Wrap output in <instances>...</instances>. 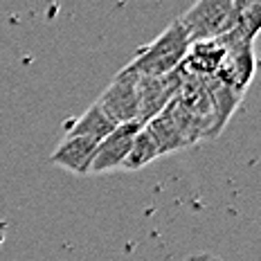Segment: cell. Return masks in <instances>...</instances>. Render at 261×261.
Listing matches in <instances>:
<instances>
[{
	"label": "cell",
	"mask_w": 261,
	"mask_h": 261,
	"mask_svg": "<svg viewBox=\"0 0 261 261\" xmlns=\"http://www.w3.org/2000/svg\"><path fill=\"white\" fill-rule=\"evenodd\" d=\"M182 84L180 70L165 77H140L138 86V124H146L158 117L167 106L176 99Z\"/></svg>",
	"instance_id": "6"
},
{
	"label": "cell",
	"mask_w": 261,
	"mask_h": 261,
	"mask_svg": "<svg viewBox=\"0 0 261 261\" xmlns=\"http://www.w3.org/2000/svg\"><path fill=\"white\" fill-rule=\"evenodd\" d=\"M160 158V149H158L153 135L149 133V128L142 126L135 135L133 144H130V151L128 155L124 158L122 162V169L126 171H138V169H144L146 165H151L153 160Z\"/></svg>",
	"instance_id": "10"
},
{
	"label": "cell",
	"mask_w": 261,
	"mask_h": 261,
	"mask_svg": "<svg viewBox=\"0 0 261 261\" xmlns=\"http://www.w3.org/2000/svg\"><path fill=\"white\" fill-rule=\"evenodd\" d=\"M142 128V124L138 122H128V124H119L97 144L95 158H92L90 173H108L122 169L124 158L128 155L130 144H133L138 130Z\"/></svg>",
	"instance_id": "7"
},
{
	"label": "cell",
	"mask_w": 261,
	"mask_h": 261,
	"mask_svg": "<svg viewBox=\"0 0 261 261\" xmlns=\"http://www.w3.org/2000/svg\"><path fill=\"white\" fill-rule=\"evenodd\" d=\"M219 43L223 45L225 54H223L214 79L225 86L227 90L243 95L254 77V68H257L254 43H225V41Z\"/></svg>",
	"instance_id": "5"
},
{
	"label": "cell",
	"mask_w": 261,
	"mask_h": 261,
	"mask_svg": "<svg viewBox=\"0 0 261 261\" xmlns=\"http://www.w3.org/2000/svg\"><path fill=\"white\" fill-rule=\"evenodd\" d=\"M146 128H149V133L153 135L158 149H160V155L187 149V146L198 142V140H205L198 122H196L176 99H173L158 117L151 119V122L146 124Z\"/></svg>",
	"instance_id": "3"
},
{
	"label": "cell",
	"mask_w": 261,
	"mask_h": 261,
	"mask_svg": "<svg viewBox=\"0 0 261 261\" xmlns=\"http://www.w3.org/2000/svg\"><path fill=\"white\" fill-rule=\"evenodd\" d=\"M138 86L140 74L130 65H126L113 77L106 90L99 95L97 104L113 119V124L119 126V124L138 122Z\"/></svg>",
	"instance_id": "4"
},
{
	"label": "cell",
	"mask_w": 261,
	"mask_h": 261,
	"mask_svg": "<svg viewBox=\"0 0 261 261\" xmlns=\"http://www.w3.org/2000/svg\"><path fill=\"white\" fill-rule=\"evenodd\" d=\"M189 52V39L178 18L155 36L149 45L140 47L128 65L140 77H165L176 72Z\"/></svg>",
	"instance_id": "1"
},
{
	"label": "cell",
	"mask_w": 261,
	"mask_h": 261,
	"mask_svg": "<svg viewBox=\"0 0 261 261\" xmlns=\"http://www.w3.org/2000/svg\"><path fill=\"white\" fill-rule=\"evenodd\" d=\"M239 14H241V3L237 0H200L178 18V23L182 25L192 45V43L219 41L230 34L239 23Z\"/></svg>",
	"instance_id": "2"
},
{
	"label": "cell",
	"mask_w": 261,
	"mask_h": 261,
	"mask_svg": "<svg viewBox=\"0 0 261 261\" xmlns=\"http://www.w3.org/2000/svg\"><path fill=\"white\" fill-rule=\"evenodd\" d=\"M205 261H214V259H212V257H207V259H205Z\"/></svg>",
	"instance_id": "11"
},
{
	"label": "cell",
	"mask_w": 261,
	"mask_h": 261,
	"mask_svg": "<svg viewBox=\"0 0 261 261\" xmlns=\"http://www.w3.org/2000/svg\"><path fill=\"white\" fill-rule=\"evenodd\" d=\"M115 126H117V124H113V119L108 117L106 113L101 111V106L95 101V104H92L88 111H86L84 115L77 119V122L70 124L68 133H65V135H74V138H88V140H92V142L99 144L101 140H104Z\"/></svg>",
	"instance_id": "9"
},
{
	"label": "cell",
	"mask_w": 261,
	"mask_h": 261,
	"mask_svg": "<svg viewBox=\"0 0 261 261\" xmlns=\"http://www.w3.org/2000/svg\"><path fill=\"white\" fill-rule=\"evenodd\" d=\"M97 151V142L88 138H74V135H65L57 149L52 151L50 162L61 169L74 173V176H88L92 158Z\"/></svg>",
	"instance_id": "8"
}]
</instances>
